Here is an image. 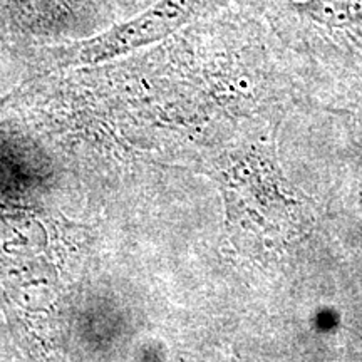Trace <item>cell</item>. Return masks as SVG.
I'll return each mask as SVG.
<instances>
[{
    "label": "cell",
    "mask_w": 362,
    "mask_h": 362,
    "mask_svg": "<svg viewBox=\"0 0 362 362\" xmlns=\"http://www.w3.org/2000/svg\"><path fill=\"white\" fill-rule=\"evenodd\" d=\"M260 8L293 51L337 69L362 67V0H262Z\"/></svg>",
    "instance_id": "6da1fadb"
},
{
    "label": "cell",
    "mask_w": 362,
    "mask_h": 362,
    "mask_svg": "<svg viewBox=\"0 0 362 362\" xmlns=\"http://www.w3.org/2000/svg\"><path fill=\"white\" fill-rule=\"evenodd\" d=\"M260 0H158L138 17L115 25L96 37L54 49L59 64L103 61L117 54L165 39L181 27L205 22L243 6H259Z\"/></svg>",
    "instance_id": "7a4b0ae2"
}]
</instances>
